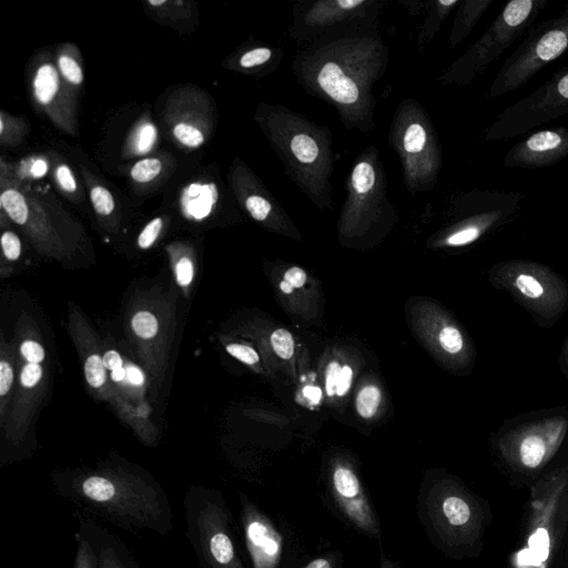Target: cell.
Masks as SVG:
<instances>
[{
    "mask_svg": "<svg viewBox=\"0 0 568 568\" xmlns=\"http://www.w3.org/2000/svg\"><path fill=\"white\" fill-rule=\"evenodd\" d=\"M387 64V47L366 34L313 43L296 54L293 71L306 91L336 109L346 129L367 133L376 106L373 87Z\"/></svg>",
    "mask_w": 568,
    "mask_h": 568,
    "instance_id": "1",
    "label": "cell"
},
{
    "mask_svg": "<svg viewBox=\"0 0 568 568\" xmlns=\"http://www.w3.org/2000/svg\"><path fill=\"white\" fill-rule=\"evenodd\" d=\"M255 120L288 178L318 209H332L333 135L303 114L262 103Z\"/></svg>",
    "mask_w": 568,
    "mask_h": 568,
    "instance_id": "2",
    "label": "cell"
},
{
    "mask_svg": "<svg viewBox=\"0 0 568 568\" xmlns=\"http://www.w3.org/2000/svg\"><path fill=\"white\" fill-rule=\"evenodd\" d=\"M176 297L174 292L136 291L125 311L129 343L150 377L161 384L169 364L175 332Z\"/></svg>",
    "mask_w": 568,
    "mask_h": 568,
    "instance_id": "3",
    "label": "cell"
},
{
    "mask_svg": "<svg viewBox=\"0 0 568 568\" xmlns=\"http://www.w3.org/2000/svg\"><path fill=\"white\" fill-rule=\"evenodd\" d=\"M13 341L18 352V379L3 427L8 442L21 444L47 395V349L37 322L29 313L19 316Z\"/></svg>",
    "mask_w": 568,
    "mask_h": 568,
    "instance_id": "4",
    "label": "cell"
},
{
    "mask_svg": "<svg viewBox=\"0 0 568 568\" xmlns=\"http://www.w3.org/2000/svg\"><path fill=\"white\" fill-rule=\"evenodd\" d=\"M388 140L399 158L408 192L433 189L442 170V148L429 115L417 101L406 99L398 104Z\"/></svg>",
    "mask_w": 568,
    "mask_h": 568,
    "instance_id": "5",
    "label": "cell"
},
{
    "mask_svg": "<svg viewBox=\"0 0 568 568\" xmlns=\"http://www.w3.org/2000/svg\"><path fill=\"white\" fill-rule=\"evenodd\" d=\"M9 169V168H8ZM2 162L0 205L2 213L20 227L36 251L63 261L71 256L78 241L37 194L27 191Z\"/></svg>",
    "mask_w": 568,
    "mask_h": 568,
    "instance_id": "6",
    "label": "cell"
},
{
    "mask_svg": "<svg viewBox=\"0 0 568 568\" xmlns=\"http://www.w3.org/2000/svg\"><path fill=\"white\" fill-rule=\"evenodd\" d=\"M549 0H511L488 29L439 77L445 84H469L517 39L526 36Z\"/></svg>",
    "mask_w": 568,
    "mask_h": 568,
    "instance_id": "7",
    "label": "cell"
},
{
    "mask_svg": "<svg viewBox=\"0 0 568 568\" xmlns=\"http://www.w3.org/2000/svg\"><path fill=\"white\" fill-rule=\"evenodd\" d=\"M489 281L507 291L540 323H554L568 308V284L552 268L529 260H506L489 270Z\"/></svg>",
    "mask_w": 568,
    "mask_h": 568,
    "instance_id": "8",
    "label": "cell"
},
{
    "mask_svg": "<svg viewBox=\"0 0 568 568\" xmlns=\"http://www.w3.org/2000/svg\"><path fill=\"white\" fill-rule=\"evenodd\" d=\"M568 51V4L551 19L530 28L521 43L505 60L488 92L499 98L526 84L537 72Z\"/></svg>",
    "mask_w": 568,
    "mask_h": 568,
    "instance_id": "9",
    "label": "cell"
},
{
    "mask_svg": "<svg viewBox=\"0 0 568 568\" xmlns=\"http://www.w3.org/2000/svg\"><path fill=\"white\" fill-rule=\"evenodd\" d=\"M375 0H321L303 2L294 9L291 36L314 43L346 37L372 34L379 13Z\"/></svg>",
    "mask_w": 568,
    "mask_h": 568,
    "instance_id": "10",
    "label": "cell"
},
{
    "mask_svg": "<svg viewBox=\"0 0 568 568\" xmlns=\"http://www.w3.org/2000/svg\"><path fill=\"white\" fill-rule=\"evenodd\" d=\"M524 195L516 191L477 190L462 193L450 203L453 223L443 244L468 246L511 221L521 207Z\"/></svg>",
    "mask_w": 568,
    "mask_h": 568,
    "instance_id": "11",
    "label": "cell"
},
{
    "mask_svg": "<svg viewBox=\"0 0 568 568\" xmlns=\"http://www.w3.org/2000/svg\"><path fill=\"white\" fill-rule=\"evenodd\" d=\"M568 113V64L558 69L527 97L500 112L484 131L486 142L525 134Z\"/></svg>",
    "mask_w": 568,
    "mask_h": 568,
    "instance_id": "12",
    "label": "cell"
},
{
    "mask_svg": "<svg viewBox=\"0 0 568 568\" xmlns=\"http://www.w3.org/2000/svg\"><path fill=\"white\" fill-rule=\"evenodd\" d=\"M387 178L378 150L367 146L357 156L347 180V195L341 210V224L351 230L395 216L386 192Z\"/></svg>",
    "mask_w": 568,
    "mask_h": 568,
    "instance_id": "13",
    "label": "cell"
},
{
    "mask_svg": "<svg viewBox=\"0 0 568 568\" xmlns=\"http://www.w3.org/2000/svg\"><path fill=\"white\" fill-rule=\"evenodd\" d=\"M80 491L94 504L143 521L155 520L160 515V504L152 487L126 474L89 475L81 481Z\"/></svg>",
    "mask_w": 568,
    "mask_h": 568,
    "instance_id": "14",
    "label": "cell"
},
{
    "mask_svg": "<svg viewBox=\"0 0 568 568\" xmlns=\"http://www.w3.org/2000/svg\"><path fill=\"white\" fill-rule=\"evenodd\" d=\"M567 430V418L552 416L517 426L500 437L498 447L509 463L536 469L554 456Z\"/></svg>",
    "mask_w": 568,
    "mask_h": 568,
    "instance_id": "15",
    "label": "cell"
},
{
    "mask_svg": "<svg viewBox=\"0 0 568 568\" xmlns=\"http://www.w3.org/2000/svg\"><path fill=\"white\" fill-rule=\"evenodd\" d=\"M68 331L80 357L85 383L99 399L113 406L118 415L132 403L123 399L110 383L104 366L101 338L82 310L73 302L68 306Z\"/></svg>",
    "mask_w": 568,
    "mask_h": 568,
    "instance_id": "16",
    "label": "cell"
},
{
    "mask_svg": "<svg viewBox=\"0 0 568 568\" xmlns=\"http://www.w3.org/2000/svg\"><path fill=\"white\" fill-rule=\"evenodd\" d=\"M31 91L38 106L50 120L68 134L77 132L71 87L60 74L57 63L47 57L33 67Z\"/></svg>",
    "mask_w": 568,
    "mask_h": 568,
    "instance_id": "17",
    "label": "cell"
},
{
    "mask_svg": "<svg viewBox=\"0 0 568 568\" xmlns=\"http://www.w3.org/2000/svg\"><path fill=\"white\" fill-rule=\"evenodd\" d=\"M568 155V128L557 125L538 130L511 146L504 165L519 169H542Z\"/></svg>",
    "mask_w": 568,
    "mask_h": 568,
    "instance_id": "18",
    "label": "cell"
},
{
    "mask_svg": "<svg viewBox=\"0 0 568 568\" xmlns=\"http://www.w3.org/2000/svg\"><path fill=\"white\" fill-rule=\"evenodd\" d=\"M430 524L445 541L460 540L470 530L474 510L462 493L448 486H436L425 498Z\"/></svg>",
    "mask_w": 568,
    "mask_h": 568,
    "instance_id": "19",
    "label": "cell"
},
{
    "mask_svg": "<svg viewBox=\"0 0 568 568\" xmlns=\"http://www.w3.org/2000/svg\"><path fill=\"white\" fill-rule=\"evenodd\" d=\"M331 481L334 500L347 519L363 532L379 537L378 519L355 471L348 466L337 465Z\"/></svg>",
    "mask_w": 568,
    "mask_h": 568,
    "instance_id": "20",
    "label": "cell"
},
{
    "mask_svg": "<svg viewBox=\"0 0 568 568\" xmlns=\"http://www.w3.org/2000/svg\"><path fill=\"white\" fill-rule=\"evenodd\" d=\"M243 526L253 568H277L283 539L271 520L254 505L245 504Z\"/></svg>",
    "mask_w": 568,
    "mask_h": 568,
    "instance_id": "21",
    "label": "cell"
},
{
    "mask_svg": "<svg viewBox=\"0 0 568 568\" xmlns=\"http://www.w3.org/2000/svg\"><path fill=\"white\" fill-rule=\"evenodd\" d=\"M101 346L110 383L118 394L132 404L145 403L149 388L146 371L109 339H101Z\"/></svg>",
    "mask_w": 568,
    "mask_h": 568,
    "instance_id": "22",
    "label": "cell"
},
{
    "mask_svg": "<svg viewBox=\"0 0 568 568\" xmlns=\"http://www.w3.org/2000/svg\"><path fill=\"white\" fill-rule=\"evenodd\" d=\"M233 187L240 204L254 221L280 225L288 220L281 204L244 164L234 170Z\"/></svg>",
    "mask_w": 568,
    "mask_h": 568,
    "instance_id": "23",
    "label": "cell"
},
{
    "mask_svg": "<svg viewBox=\"0 0 568 568\" xmlns=\"http://www.w3.org/2000/svg\"><path fill=\"white\" fill-rule=\"evenodd\" d=\"M197 524L203 551L213 568H243L227 534L225 516L217 506L203 507Z\"/></svg>",
    "mask_w": 568,
    "mask_h": 568,
    "instance_id": "24",
    "label": "cell"
},
{
    "mask_svg": "<svg viewBox=\"0 0 568 568\" xmlns=\"http://www.w3.org/2000/svg\"><path fill=\"white\" fill-rule=\"evenodd\" d=\"M220 193L213 182H192L180 195V209L185 219L202 221L215 209Z\"/></svg>",
    "mask_w": 568,
    "mask_h": 568,
    "instance_id": "25",
    "label": "cell"
},
{
    "mask_svg": "<svg viewBox=\"0 0 568 568\" xmlns=\"http://www.w3.org/2000/svg\"><path fill=\"white\" fill-rule=\"evenodd\" d=\"M18 352L14 341L0 337V428L4 427L18 379Z\"/></svg>",
    "mask_w": 568,
    "mask_h": 568,
    "instance_id": "26",
    "label": "cell"
},
{
    "mask_svg": "<svg viewBox=\"0 0 568 568\" xmlns=\"http://www.w3.org/2000/svg\"><path fill=\"white\" fill-rule=\"evenodd\" d=\"M171 268L178 287L187 297L196 274V256L192 246L175 242L166 246Z\"/></svg>",
    "mask_w": 568,
    "mask_h": 568,
    "instance_id": "27",
    "label": "cell"
},
{
    "mask_svg": "<svg viewBox=\"0 0 568 568\" xmlns=\"http://www.w3.org/2000/svg\"><path fill=\"white\" fill-rule=\"evenodd\" d=\"M495 0H462L456 9L449 37V48L457 47L468 37L484 12Z\"/></svg>",
    "mask_w": 568,
    "mask_h": 568,
    "instance_id": "28",
    "label": "cell"
},
{
    "mask_svg": "<svg viewBox=\"0 0 568 568\" xmlns=\"http://www.w3.org/2000/svg\"><path fill=\"white\" fill-rule=\"evenodd\" d=\"M55 63L64 81L71 88H79L83 83V69L81 57L73 44H65L59 48Z\"/></svg>",
    "mask_w": 568,
    "mask_h": 568,
    "instance_id": "29",
    "label": "cell"
},
{
    "mask_svg": "<svg viewBox=\"0 0 568 568\" xmlns=\"http://www.w3.org/2000/svg\"><path fill=\"white\" fill-rule=\"evenodd\" d=\"M460 0H437L429 2L428 14L422 26V32L419 33V43L423 41H430L442 27L445 19L454 9H457Z\"/></svg>",
    "mask_w": 568,
    "mask_h": 568,
    "instance_id": "30",
    "label": "cell"
},
{
    "mask_svg": "<svg viewBox=\"0 0 568 568\" xmlns=\"http://www.w3.org/2000/svg\"><path fill=\"white\" fill-rule=\"evenodd\" d=\"M22 253V244L20 237L11 230H6L1 234V267L0 274L2 278L11 274L10 264L16 263Z\"/></svg>",
    "mask_w": 568,
    "mask_h": 568,
    "instance_id": "31",
    "label": "cell"
},
{
    "mask_svg": "<svg viewBox=\"0 0 568 568\" xmlns=\"http://www.w3.org/2000/svg\"><path fill=\"white\" fill-rule=\"evenodd\" d=\"M438 343L442 349L452 356H459L467 352L465 338L454 325L447 324L440 328Z\"/></svg>",
    "mask_w": 568,
    "mask_h": 568,
    "instance_id": "32",
    "label": "cell"
},
{
    "mask_svg": "<svg viewBox=\"0 0 568 568\" xmlns=\"http://www.w3.org/2000/svg\"><path fill=\"white\" fill-rule=\"evenodd\" d=\"M281 54L278 52L274 53V50L268 47H255L242 53L239 64L242 69H254L272 61L280 63Z\"/></svg>",
    "mask_w": 568,
    "mask_h": 568,
    "instance_id": "33",
    "label": "cell"
},
{
    "mask_svg": "<svg viewBox=\"0 0 568 568\" xmlns=\"http://www.w3.org/2000/svg\"><path fill=\"white\" fill-rule=\"evenodd\" d=\"M26 124L20 119L1 112L0 114V140L2 144L13 145L24 134Z\"/></svg>",
    "mask_w": 568,
    "mask_h": 568,
    "instance_id": "34",
    "label": "cell"
},
{
    "mask_svg": "<svg viewBox=\"0 0 568 568\" xmlns=\"http://www.w3.org/2000/svg\"><path fill=\"white\" fill-rule=\"evenodd\" d=\"M172 134L178 142L192 149L201 146L205 140L199 126L182 121L174 124Z\"/></svg>",
    "mask_w": 568,
    "mask_h": 568,
    "instance_id": "35",
    "label": "cell"
},
{
    "mask_svg": "<svg viewBox=\"0 0 568 568\" xmlns=\"http://www.w3.org/2000/svg\"><path fill=\"white\" fill-rule=\"evenodd\" d=\"M162 171V162L158 158H144L138 161L130 171L131 179L136 183H148Z\"/></svg>",
    "mask_w": 568,
    "mask_h": 568,
    "instance_id": "36",
    "label": "cell"
},
{
    "mask_svg": "<svg viewBox=\"0 0 568 568\" xmlns=\"http://www.w3.org/2000/svg\"><path fill=\"white\" fill-rule=\"evenodd\" d=\"M158 130L152 122H144L139 125L132 136L131 146L138 154L149 152L155 144Z\"/></svg>",
    "mask_w": 568,
    "mask_h": 568,
    "instance_id": "37",
    "label": "cell"
},
{
    "mask_svg": "<svg viewBox=\"0 0 568 568\" xmlns=\"http://www.w3.org/2000/svg\"><path fill=\"white\" fill-rule=\"evenodd\" d=\"M381 402V392L376 386H365L361 389L356 397L357 413L364 417L369 418L374 416Z\"/></svg>",
    "mask_w": 568,
    "mask_h": 568,
    "instance_id": "38",
    "label": "cell"
},
{
    "mask_svg": "<svg viewBox=\"0 0 568 568\" xmlns=\"http://www.w3.org/2000/svg\"><path fill=\"white\" fill-rule=\"evenodd\" d=\"M90 200L97 214L109 216L113 213L115 202L112 193L103 185L95 184L90 189Z\"/></svg>",
    "mask_w": 568,
    "mask_h": 568,
    "instance_id": "39",
    "label": "cell"
},
{
    "mask_svg": "<svg viewBox=\"0 0 568 568\" xmlns=\"http://www.w3.org/2000/svg\"><path fill=\"white\" fill-rule=\"evenodd\" d=\"M271 344L277 356L288 359L294 353V339L291 333L284 328L274 331L271 335Z\"/></svg>",
    "mask_w": 568,
    "mask_h": 568,
    "instance_id": "40",
    "label": "cell"
},
{
    "mask_svg": "<svg viewBox=\"0 0 568 568\" xmlns=\"http://www.w3.org/2000/svg\"><path fill=\"white\" fill-rule=\"evenodd\" d=\"M163 229V219L158 216L152 219L140 232L138 236V246L142 250H148L158 240Z\"/></svg>",
    "mask_w": 568,
    "mask_h": 568,
    "instance_id": "41",
    "label": "cell"
},
{
    "mask_svg": "<svg viewBox=\"0 0 568 568\" xmlns=\"http://www.w3.org/2000/svg\"><path fill=\"white\" fill-rule=\"evenodd\" d=\"M225 349L231 356L250 366L255 365L260 361L256 351L245 344L229 342L225 343Z\"/></svg>",
    "mask_w": 568,
    "mask_h": 568,
    "instance_id": "42",
    "label": "cell"
},
{
    "mask_svg": "<svg viewBox=\"0 0 568 568\" xmlns=\"http://www.w3.org/2000/svg\"><path fill=\"white\" fill-rule=\"evenodd\" d=\"M54 178L59 187L67 194H75L78 191V183L71 169L60 163L55 166Z\"/></svg>",
    "mask_w": 568,
    "mask_h": 568,
    "instance_id": "43",
    "label": "cell"
},
{
    "mask_svg": "<svg viewBox=\"0 0 568 568\" xmlns=\"http://www.w3.org/2000/svg\"><path fill=\"white\" fill-rule=\"evenodd\" d=\"M74 568H95L92 548L84 539L79 544Z\"/></svg>",
    "mask_w": 568,
    "mask_h": 568,
    "instance_id": "44",
    "label": "cell"
},
{
    "mask_svg": "<svg viewBox=\"0 0 568 568\" xmlns=\"http://www.w3.org/2000/svg\"><path fill=\"white\" fill-rule=\"evenodd\" d=\"M341 369H342V367L339 366V364L337 362H332L327 366L325 389H326V393L328 396H332L336 393V387H337Z\"/></svg>",
    "mask_w": 568,
    "mask_h": 568,
    "instance_id": "45",
    "label": "cell"
},
{
    "mask_svg": "<svg viewBox=\"0 0 568 568\" xmlns=\"http://www.w3.org/2000/svg\"><path fill=\"white\" fill-rule=\"evenodd\" d=\"M100 568H125L111 548H104L100 554Z\"/></svg>",
    "mask_w": 568,
    "mask_h": 568,
    "instance_id": "46",
    "label": "cell"
},
{
    "mask_svg": "<svg viewBox=\"0 0 568 568\" xmlns=\"http://www.w3.org/2000/svg\"><path fill=\"white\" fill-rule=\"evenodd\" d=\"M306 273L297 266L288 268L284 274V281L293 287H302L306 283Z\"/></svg>",
    "mask_w": 568,
    "mask_h": 568,
    "instance_id": "47",
    "label": "cell"
},
{
    "mask_svg": "<svg viewBox=\"0 0 568 568\" xmlns=\"http://www.w3.org/2000/svg\"><path fill=\"white\" fill-rule=\"evenodd\" d=\"M353 378V371L348 365H344L341 369L338 383L336 387V395L343 396L351 387Z\"/></svg>",
    "mask_w": 568,
    "mask_h": 568,
    "instance_id": "48",
    "label": "cell"
},
{
    "mask_svg": "<svg viewBox=\"0 0 568 568\" xmlns=\"http://www.w3.org/2000/svg\"><path fill=\"white\" fill-rule=\"evenodd\" d=\"M48 169L49 166L44 159H36L30 163L28 172L30 176L34 179H40L45 175Z\"/></svg>",
    "mask_w": 568,
    "mask_h": 568,
    "instance_id": "49",
    "label": "cell"
},
{
    "mask_svg": "<svg viewBox=\"0 0 568 568\" xmlns=\"http://www.w3.org/2000/svg\"><path fill=\"white\" fill-rule=\"evenodd\" d=\"M304 396L312 403L317 404L322 397V390L316 386H306L303 389Z\"/></svg>",
    "mask_w": 568,
    "mask_h": 568,
    "instance_id": "50",
    "label": "cell"
},
{
    "mask_svg": "<svg viewBox=\"0 0 568 568\" xmlns=\"http://www.w3.org/2000/svg\"><path fill=\"white\" fill-rule=\"evenodd\" d=\"M561 369L568 378V337L564 343L561 355H560Z\"/></svg>",
    "mask_w": 568,
    "mask_h": 568,
    "instance_id": "51",
    "label": "cell"
},
{
    "mask_svg": "<svg viewBox=\"0 0 568 568\" xmlns=\"http://www.w3.org/2000/svg\"><path fill=\"white\" fill-rule=\"evenodd\" d=\"M304 568H332V564L326 558H317L308 562Z\"/></svg>",
    "mask_w": 568,
    "mask_h": 568,
    "instance_id": "52",
    "label": "cell"
},
{
    "mask_svg": "<svg viewBox=\"0 0 568 568\" xmlns=\"http://www.w3.org/2000/svg\"><path fill=\"white\" fill-rule=\"evenodd\" d=\"M280 287L286 294L293 292V286L284 280L280 283Z\"/></svg>",
    "mask_w": 568,
    "mask_h": 568,
    "instance_id": "53",
    "label": "cell"
}]
</instances>
